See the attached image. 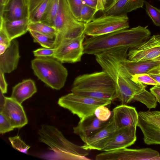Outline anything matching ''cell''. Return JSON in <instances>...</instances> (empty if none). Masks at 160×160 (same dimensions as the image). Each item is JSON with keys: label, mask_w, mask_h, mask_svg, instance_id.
I'll use <instances>...</instances> for the list:
<instances>
[{"label": "cell", "mask_w": 160, "mask_h": 160, "mask_svg": "<svg viewBox=\"0 0 160 160\" xmlns=\"http://www.w3.org/2000/svg\"><path fill=\"white\" fill-rule=\"evenodd\" d=\"M122 48L111 49L95 56L97 62L112 79L115 88L117 98L121 104L126 105L133 102L135 96L145 89L146 86L132 80V76L121 61Z\"/></svg>", "instance_id": "cell-1"}, {"label": "cell", "mask_w": 160, "mask_h": 160, "mask_svg": "<svg viewBox=\"0 0 160 160\" xmlns=\"http://www.w3.org/2000/svg\"><path fill=\"white\" fill-rule=\"evenodd\" d=\"M151 32L146 27L138 26L107 34L85 39L84 54L96 55L118 48H134L146 42Z\"/></svg>", "instance_id": "cell-2"}, {"label": "cell", "mask_w": 160, "mask_h": 160, "mask_svg": "<svg viewBox=\"0 0 160 160\" xmlns=\"http://www.w3.org/2000/svg\"><path fill=\"white\" fill-rule=\"evenodd\" d=\"M72 92L102 100H113L117 98L114 84L104 70L80 75L75 79Z\"/></svg>", "instance_id": "cell-3"}, {"label": "cell", "mask_w": 160, "mask_h": 160, "mask_svg": "<svg viewBox=\"0 0 160 160\" xmlns=\"http://www.w3.org/2000/svg\"><path fill=\"white\" fill-rule=\"evenodd\" d=\"M38 134L39 141L48 145L50 150L59 155L62 159H90L86 157L89 154V150L68 140L62 132L54 126L42 125Z\"/></svg>", "instance_id": "cell-4"}, {"label": "cell", "mask_w": 160, "mask_h": 160, "mask_svg": "<svg viewBox=\"0 0 160 160\" xmlns=\"http://www.w3.org/2000/svg\"><path fill=\"white\" fill-rule=\"evenodd\" d=\"M31 67L38 78L51 88L60 90L66 82L67 69L52 57H37L31 61Z\"/></svg>", "instance_id": "cell-5"}, {"label": "cell", "mask_w": 160, "mask_h": 160, "mask_svg": "<svg viewBox=\"0 0 160 160\" xmlns=\"http://www.w3.org/2000/svg\"><path fill=\"white\" fill-rule=\"evenodd\" d=\"M85 23L78 21L71 11L67 0H59L53 27L58 31L54 48L63 39L77 38L83 34Z\"/></svg>", "instance_id": "cell-6"}, {"label": "cell", "mask_w": 160, "mask_h": 160, "mask_svg": "<svg viewBox=\"0 0 160 160\" xmlns=\"http://www.w3.org/2000/svg\"><path fill=\"white\" fill-rule=\"evenodd\" d=\"M111 102V100L94 98L72 92L60 98L58 104L77 116L81 120L93 114L98 106H107Z\"/></svg>", "instance_id": "cell-7"}, {"label": "cell", "mask_w": 160, "mask_h": 160, "mask_svg": "<svg viewBox=\"0 0 160 160\" xmlns=\"http://www.w3.org/2000/svg\"><path fill=\"white\" fill-rule=\"evenodd\" d=\"M129 18L127 14L105 15L94 18L85 24L83 34L95 37L128 29Z\"/></svg>", "instance_id": "cell-8"}, {"label": "cell", "mask_w": 160, "mask_h": 160, "mask_svg": "<svg viewBox=\"0 0 160 160\" xmlns=\"http://www.w3.org/2000/svg\"><path fill=\"white\" fill-rule=\"evenodd\" d=\"M85 35L62 39L55 48L53 58L62 63H74L80 61L84 54L83 43Z\"/></svg>", "instance_id": "cell-9"}, {"label": "cell", "mask_w": 160, "mask_h": 160, "mask_svg": "<svg viewBox=\"0 0 160 160\" xmlns=\"http://www.w3.org/2000/svg\"><path fill=\"white\" fill-rule=\"evenodd\" d=\"M137 126L143 135L145 143L160 145V111H141Z\"/></svg>", "instance_id": "cell-10"}, {"label": "cell", "mask_w": 160, "mask_h": 160, "mask_svg": "<svg viewBox=\"0 0 160 160\" xmlns=\"http://www.w3.org/2000/svg\"><path fill=\"white\" fill-rule=\"evenodd\" d=\"M128 59L135 61L154 60L160 56V35H154L127 54Z\"/></svg>", "instance_id": "cell-11"}, {"label": "cell", "mask_w": 160, "mask_h": 160, "mask_svg": "<svg viewBox=\"0 0 160 160\" xmlns=\"http://www.w3.org/2000/svg\"><path fill=\"white\" fill-rule=\"evenodd\" d=\"M109 157L112 160H160V154L151 148L131 149L126 148L111 150Z\"/></svg>", "instance_id": "cell-12"}, {"label": "cell", "mask_w": 160, "mask_h": 160, "mask_svg": "<svg viewBox=\"0 0 160 160\" xmlns=\"http://www.w3.org/2000/svg\"><path fill=\"white\" fill-rule=\"evenodd\" d=\"M2 112L15 128H20L28 123V119L21 104L11 97L5 98Z\"/></svg>", "instance_id": "cell-13"}, {"label": "cell", "mask_w": 160, "mask_h": 160, "mask_svg": "<svg viewBox=\"0 0 160 160\" xmlns=\"http://www.w3.org/2000/svg\"><path fill=\"white\" fill-rule=\"evenodd\" d=\"M117 130L114 123L112 114L106 125L88 138L82 146L87 150L102 151Z\"/></svg>", "instance_id": "cell-14"}, {"label": "cell", "mask_w": 160, "mask_h": 160, "mask_svg": "<svg viewBox=\"0 0 160 160\" xmlns=\"http://www.w3.org/2000/svg\"><path fill=\"white\" fill-rule=\"evenodd\" d=\"M136 128L128 127L117 129L101 151H107L127 148L134 143Z\"/></svg>", "instance_id": "cell-15"}, {"label": "cell", "mask_w": 160, "mask_h": 160, "mask_svg": "<svg viewBox=\"0 0 160 160\" xmlns=\"http://www.w3.org/2000/svg\"><path fill=\"white\" fill-rule=\"evenodd\" d=\"M112 114L117 129L128 127L136 128L137 126L138 114L134 107L121 104L113 109Z\"/></svg>", "instance_id": "cell-16"}, {"label": "cell", "mask_w": 160, "mask_h": 160, "mask_svg": "<svg viewBox=\"0 0 160 160\" xmlns=\"http://www.w3.org/2000/svg\"><path fill=\"white\" fill-rule=\"evenodd\" d=\"M27 0H8L1 6L0 20L12 21L28 18Z\"/></svg>", "instance_id": "cell-17"}, {"label": "cell", "mask_w": 160, "mask_h": 160, "mask_svg": "<svg viewBox=\"0 0 160 160\" xmlns=\"http://www.w3.org/2000/svg\"><path fill=\"white\" fill-rule=\"evenodd\" d=\"M129 48H122L120 59L121 62L129 74L132 77L136 74L148 73L152 69L160 66V61L148 60L135 61L127 58Z\"/></svg>", "instance_id": "cell-18"}, {"label": "cell", "mask_w": 160, "mask_h": 160, "mask_svg": "<svg viewBox=\"0 0 160 160\" xmlns=\"http://www.w3.org/2000/svg\"><path fill=\"white\" fill-rule=\"evenodd\" d=\"M108 121H100L94 114L80 120L77 125L73 128V132L84 142L88 138L105 126Z\"/></svg>", "instance_id": "cell-19"}, {"label": "cell", "mask_w": 160, "mask_h": 160, "mask_svg": "<svg viewBox=\"0 0 160 160\" xmlns=\"http://www.w3.org/2000/svg\"><path fill=\"white\" fill-rule=\"evenodd\" d=\"M20 56L19 55V43L14 39L5 51L0 55V70L4 73H10L17 67Z\"/></svg>", "instance_id": "cell-20"}, {"label": "cell", "mask_w": 160, "mask_h": 160, "mask_svg": "<svg viewBox=\"0 0 160 160\" xmlns=\"http://www.w3.org/2000/svg\"><path fill=\"white\" fill-rule=\"evenodd\" d=\"M29 22L28 18L12 21L0 20V30L2 31L11 41L28 31Z\"/></svg>", "instance_id": "cell-21"}, {"label": "cell", "mask_w": 160, "mask_h": 160, "mask_svg": "<svg viewBox=\"0 0 160 160\" xmlns=\"http://www.w3.org/2000/svg\"><path fill=\"white\" fill-rule=\"evenodd\" d=\"M145 0H116L115 3L102 12L105 15H120L142 8Z\"/></svg>", "instance_id": "cell-22"}, {"label": "cell", "mask_w": 160, "mask_h": 160, "mask_svg": "<svg viewBox=\"0 0 160 160\" xmlns=\"http://www.w3.org/2000/svg\"><path fill=\"white\" fill-rule=\"evenodd\" d=\"M37 92V88L34 81L30 79H27L13 87L11 97L22 104Z\"/></svg>", "instance_id": "cell-23"}, {"label": "cell", "mask_w": 160, "mask_h": 160, "mask_svg": "<svg viewBox=\"0 0 160 160\" xmlns=\"http://www.w3.org/2000/svg\"><path fill=\"white\" fill-rule=\"evenodd\" d=\"M51 0H27L30 22H41Z\"/></svg>", "instance_id": "cell-24"}, {"label": "cell", "mask_w": 160, "mask_h": 160, "mask_svg": "<svg viewBox=\"0 0 160 160\" xmlns=\"http://www.w3.org/2000/svg\"><path fill=\"white\" fill-rule=\"evenodd\" d=\"M30 30L44 34L53 39H55L58 33V31L54 27L41 22H29L28 31Z\"/></svg>", "instance_id": "cell-25"}, {"label": "cell", "mask_w": 160, "mask_h": 160, "mask_svg": "<svg viewBox=\"0 0 160 160\" xmlns=\"http://www.w3.org/2000/svg\"><path fill=\"white\" fill-rule=\"evenodd\" d=\"M139 101L144 104L149 109L156 108L157 100L155 96L145 89L142 90L134 98L133 102Z\"/></svg>", "instance_id": "cell-26"}, {"label": "cell", "mask_w": 160, "mask_h": 160, "mask_svg": "<svg viewBox=\"0 0 160 160\" xmlns=\"http://www.w3.org/2000/svg\"><path fill=\"white\" fill-rule=\"evenodd\" d=\"M59 0H51L41 22L53 27L58 7Z\"/></svg>", "instance_id": "cell-27"}, {"label": "cell", "mask_w": 160, "mask_h": 160, "mask_svg": "<svg viewBox=\"0 0 160 160\" xmlns=\"http://www.w3.org/2000/svg\"><path fill=\"white\" fill-rule=\"evenodd\" d=\"M29 31L32 37L34 42L39 43L44 48H54V39L34 31L30 30Z\"/></svg>", "instance_id": "cell-28"}, {"label": "cell", "mask_w": 160, "mask_h": 160, "mask_svg": "<svg viewBox=\"0 0 160 160\" xmlns=\"http://www.w3.org/2000/svg\"><path fill=\"white\" fill-rule=\"evenodd\" d=\"M147 13L155 25L160 27V10L145 1Z\"/></svg>", "instance_id": "cell-29"}, {"label": "cell", "mask_w": 160, "mask_h": 160, "mask_svg": "<svg viewBox=\"0 0 160 160\" xmlns=\"http://www.w3.org/2000/svg\"><path fill=\"white\" fill-rule=\"evenodd\" d=\"M96 12L95 9L84 4L80 12V22L86 23L89 22L94 18Z\"/></svg>", "instance_id": "cell-30"}, {"label": "cell", "mask_w": 160, "mask_h": 160, "mask_svg": "<svg viewBox=\"0 0 160 160\" xmlns=\"http://www.w3.org/2000/svg\"><path fill=\"white\" fill-rule=\"evenodd\" d=\"M8 139L12 147L15 149L22 152L27 153L30 147L26 144L18 135L10 137Z\"/></svg>", "instance_id": "cell-31"}, {"label": "cell", "mask_w": 160, "mask_h": 160, "mask_svg": "<svg viewBox=\"0 0 160 160\" xmlns=\"http://www.w3.org/2000/svg\"><path fill=\"white\" fill-rule=\"evenodd\" d=\"M69 8L72 13L80 21V12L84 3L82 0H67Z\"/></svg>", "instance_id": "cell-32"}, {"label": "cell", "mask_w": 160, "mask_h": 160, "mask_svg": "<svg viewBox=\"0 0 160 160\" xmlns=\"http://www.w3.org/2000/svg\"><path fill=\"white\" fill-rule=\"evenodd\" d=\"M106 106L101 105L98 107L95 110L94 114L97 118L102 122L108 121L112 115V112Z\"/></svg>", "instance_id": "cell-33"}, {"label": "cell", "mask_w": 160, "mask_h": 160, "mask_svg": "<svg viewBox=\"0 0 160 160\" xmlns=\"http://www.w3.org/2000/svg\"><path fill=\"white\" fill-rule=\"evenodd\" d=\"M132 80L135 82L150 85H159L148 73L136 74L132 77Z\"/></svg>", "instance_id": "cell-34"}, {"label": "cell", "mask_w": 160, "mask_h": 160, "mask_svg": "<svg viewBox=\"0 0 160 160\" xmlns=\"http://www.w3.org/2000/svg\"><path fill=\"white\" fill-rule=\"evenodd\" d=\"M14 128L4 115L0 112V133H5L13 130Z\"/></svg>", "instance_id": "cell-35"}, {"label": "cell", "mask_w": 160, "mask_h": 160, "mask_svg": "<svg viewBox=\"0 0 160 160\" xmlns=\"http://www.w3.org/2000/svg\"><path fill=\"white\" fill-rule=\"evenodd\" d=\"M55 52V48H38L33 51L35 56L37 57H53Z\"/></svg>", "instance_id": "cell-36"}, {"label": "cell", "mask_w": 160, "mask_h": 160, "mask_svg": "<svg viewBox=\"0 0 160 160\" xmlns=\"http://www.w3.org/2000/svg\"><path fill=\"white\" fill-rule=\"evenodd\" d=\"M116 0H98L96 11L102 12L109 8L115 2Z\"/></svg>", "instance_id": "cell-37"}, {"label": "cell", "mask_w": 160, "mask_h": 160, "mask_svg": "<svg viewBox=\"0 0 160 160\" xmlns=\"http://www.w3.org/2000/svg\"><path fill=\"white\" fill-rule=\"evenodd\" d=\"M4 73L0 70V91L5 94L7 92L8 84L7 83L4 76Z\"/></svg>", "instance_id": "cell-38"}, {"label": "cell", "mask_w": 160, "mask_h": 160, "mask_svg": "<svg viewBox=\"0 0 160 160\" xmlns=\"http://www.w3.org/2000/svg\"><path fill=\"white\" fill-rule=\"evenodd\" d=\"M150 92L155 96L160 104V85H156L150 89Z\"/></svg>", "instance_id": "cell-39"}, {"label": "cell", "mask_w": 160, "mask_h": 160, "mask_svg": "<svg viewBox=\"0 0 160 160\" xmlns=\"http://www.w3.org/2000/svg\"><path fill=\"white\" fill-rule=\"evenodd\" d=\"M11 41L7 35L2 31L0 30V43L6 44L9 46Z\"/></svg>", "instance_id": "cell-40"}, {"label": "cell", "mask_w": 160, "mask_h": 160, "mask_svg": "<svg viewBox=\"0 0 160 160\" xmlns=\"http://www.w3.org/2000/svg\"><path fill=\"white\" fill-rule=\"evenodd\" d=\"M84 4H86L93 8L96 9L98 0H82Z\"/></svg>", "instance_id": "cell-41"}, {"label": "cell", "mask_w": 160, "mask_h": 160, "mask_svg": "<svg viewBox=\"0 0 160 160\" xmlns=\"http://www.w3.org/2000/svg\"><path fill=\"white\" fill-rule=\"evenodd\" d=\"M148 74L160 85V74L157 73H150Z\"/></svg>", "instance_id": "cell-42"}, {"label": "cell", "mask_w": 160, "mask_h": 160, "mask_svg": "<svg viewBox=\"0 0 160 160\" xmlns=\"http://www.w3.org/2000/svg\"><path fill=\"white\" fill-rule=\"evenodd\" d=\"M8 47V46L6 44L0 43V55L3 54Z\"/></svg>", "instance_id": "cell-43"}, {"label": "cell", "mask_w": 160, "mask_h": 160, "mask_svg": "<svg viewBox=\"0 0 160 160\" xmlns=\"http://www.w3.org/2000/svg\"><path fill=\"white\" fill-rule=\"evenodd\" d=\"M157 73L160 74V66L152 69L148 73Z\"/></svg>", "instance_id": "cell-44"}, {"label": "cell", "mask_w": 160, "mask_h": 160, "mask_svg": "<svg viewBox=\"0 0 160 160\" xmlns=\"http://www.w3.org/2000/svg\"><path fill=\"white\" fill-rule=\"evenodd\" d=\"M8 0H0V6H2L5 4Z\"/></svg>", "instance_id": "cell-45"}, {"label": "cell", "mask_w": 160, "mask_h": 160, "mask_svg": "<svg viewBox=\"0 0 160 160\" xmlns=\"http://www.w3.org/2000/svg\"><path fill=\"white\" fill-rule=\"evenodd\" d=\"M159 60L160 61V56L158 58H157L154 60Z\"/></svg>", "instance_id": "cell-46"}, {"label": "cell", "mask_w": 160, "mask_h": 160, "mask_svg": "<svg viewBox=\"0 0 160 160\" xmlns=\"http://www.w3.org/2000/svg\"><path fill=\"white\" fill-rule=\"evenodd\" d=\"M159 0V1H160V0Z\"/></svg>", "instance_id": "cell-47"}, {"label": "cell", "mask_w": 160, "mask_h": 160, "mask_svg": "<svg viewBox=\"0 0 160 160\" xmlns=\"http://www.w3.org/2000/svg\"></svg>", "instance_id": "cell-48"}]
</instances>
